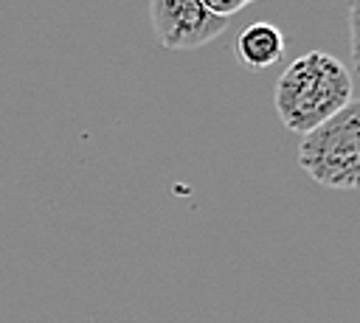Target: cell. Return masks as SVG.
I'll return each mask as SVG.
<instances>
[{"label":"cell","mask_w":360,"mask_h":323,"mask_svg":"<svg viewBox=\"0 0 360 323\" xmlns=\"http://www.w3.org/2000/svg\"><path fill=\"white\" fill-rule=\"evenodd\" d=\"M349 101H354L352 73L326 51H309L292 59L281 70L273 90V104L281 124L298 135L329 121Z\"/></svg>","instance_id":"cell-1"},{"label":"cell","mask_w":360,"mask_h":323,"mask_svg":"<svg viewBox=\"0 0 360 323\" xmlns=\"http://www.w3.org/2000/svg\"><path fill=\"white\" fill-rule=\"evenodd\" d=\"M298 166L326 188L352 191L360 183V104L349 101L338 115L301 135Z\"/></svg>","instance_id":"cell-2"},{"label":"cell","mask_w":360,"mask_h":323,"mask_svg":"<svg viewBox=\"0 0 360 323\" xmlns=\"http://www.w3.org/2000/svg\"><path fill=\"white\" fill-rule=\"evenodd\" d=\"M149 20L166 51L202 48L228 28V20L211 14L200 0H149Z\"/></svg>","instance_id":"cell-3"},{"label":"cell","mask_w":360,"mask_h":323,"mask_svg":"<svg viewBox=\"0 0 360 323\" xmlns=\"http://www.w3.org/2000/svg\"><path fill=\"white\" fill-rule=\"evenodd\" d=\"M284 48H287L284 34L273 22H250L236 37V56L245 67L253 70H264L276 65L284 56Z\"/></svg>","instance_id":"cell-4"},{"label":"cell","mask_w":360,"mask_h":323,"mask_svg":"<svg viewBox=\"0 0 360 323\" xmlns=\"http://www.w3.org/2000/svg\"><path fill=\"white\" fill-rule=\"evenodd\" d=\"M211 14H217V17H222V20H228V17H233L242 6H248L245 0H200Z\"/></svg>","instance_id":"cell-5"},{"label":"cell","mask_w":360,"mask_h":323,"mask_svg":"<svg viewBox=\"0 0 360 323\" xmlns=\"http://www.w3.org/2000/svg\"><path fill=\"white\" fill-rule=\"evenodd\" d=\"M245 3H253V0H245Z\"/></svg>","instance_id":"cell-6"}]
</instances>
